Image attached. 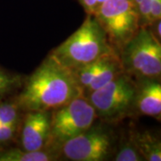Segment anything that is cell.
Instances as JSON below:
<instances>
[{
  "mask_svg": "<svg viewBox=\"0 0 161 161\" xmlns=\"http://www.w3.org/2000/svg\"><path fill=\"white\" fill-rule=\"evenodd\" d=\"M13 98L22 112L54 110L81 96L73 72L49 54L34 72L24 78Z\"/></svg>",
  "mask_w": 161,
  "mask_h": 161,
  "instance_id": "obj_1",
  "label": "cell"
},
{
  "mask_svg": "<svg viewBox=\"0 0 161 161\" xmlns=\"http://www.w3.org/2000/svg\"><path fill=\"white\" fill-rule=\"evenodd\" d=\"M117 53L96 18L87 14L83 23L49 55L72 72Z\"/></svg>",
  "mask_w": 161,
  "mask_h": 161,
  "instance_id": "obj_2",
  "label": "cell"
},
{
  "mask_svg": "<svg viewBox=\"0 0 161 161\" xmlns=\"http://www.w3.org/2000/svg\"><path fill=\"white\" fill-rule=\"evenodd\" d=\"M97 119L92 104L83 96L76 97L67 104L51 110L50 130L45 150L58 156L63 144L86 131Z\"/></svg>",
  "mask_w": 161,
  "mask_h": 161,
  "instance_id": "obj_3",
  "label": "cell"
},
{
  "mask_svg": "<svg viewBox=\"0 0 161 161\" xmlns=\"http://www.w3.org/2000/svg\"><path fill=\"white\" fill-rule=\"evenodd\" d=\"M118 137L110 124L94 123L86 131L63 144L58 159L70 161H106L114 158Z\"/></svg>",
  "mask_w": 161,
  "mask_h": 161,
  "instance_id": "obj_4",
  "label": "cell"
},
{
  "mask_svg": "<svg viewBox=\"0 0 161 161\" xmlns=\"http://www.w3.org/2000/svg\"><path fill=\"white\" fill-rule=\"evenodd\" d=\"M118 54L124 72L133 79H161V43L148 27H141Z\"/></svg>",
  "mask_w": 161,
  "mask_h": 161,
  "instance_id": "obj_5",
  "label": "cell"
},
{
  "mask_svg": "<svg viewBox=\"0 0 161 161\" xmlns=\"http://www.w3.org/2000/svg\"><path fill=\"white\" fill-rule=\"evenodd\" d=\"M135 80L124 72L87 98L98 119L112 125L132 116Z\"/></svg>",
  "mask_w": 161,
  "mask_h": 161,
  "instance_id": "obj_6",
  "label": "cell"
},
{
  "mask_svg": "<svg viewBox=\"0 0 161 161\" xmlns=\"http://www.w3.org/2000/svg\"><path fill=\"white\" fill-rule=\"evenodd\" d=\"M92 15L117 53L141 28L132 0H105Z\"/></svg>",
  "mask_w": 161,
  "mask_h": 161,
  "instance_id": "obj_7",
  "label": "cell"
},
{
  "mask_svg": "<svg viewBox=\"0 0 161 161\" xmlns=\"http://www.w3.org/2000/svg\"><path fill=\"white\" fill-rule=\"evenodd\" d=\"M50 110L23 112L18 132L22 149L29 151L45 150L50 130Z\"/></svg>",
  "mask_w": 161,
  "mask_h": 161,
  "instance_id": "obj_8",
  "label": "cell"
},
{
  "mask_svg": "<svg viewBox=\"0 0 161 161\" xmlns=\"http://www.w3.org/2000/svg\"><path fill=\"white\" fill-rule=\"evenodd\" d=\"M135 80L132 116H150L161 120V79Z\"/></svg>",
  "mask_w": 161,
  "mask_h": 161,
  "instance_id": "obj_9",
  "label": "cell"
},
{
  "mask_svg": "<svg viewBox=\"0 0 161 161\" xmlns=\"http://www.w3.org/2000/svg\"><path fill=\"white\" fill-rule=\"evenodd\" d=\"M132 141L144 161L161 160L160 138L149 130H131Z\"/></svg>",
  "mask_w": 161,
  "mask_h": 161,
  "instance_id": "obj_10",
  "label": "cell"
},
{
  "mask_svg": "<svg viewBox=\"0 0 161 161\" xmlns=\"http://www.w3.org/2000/svg\"><path fill=\"white\" fill-rule=\"evenodd\" d=\"M58 156L48 150L29 151L22 148L6 147L0 149V161H53Z\"/></svg>",
  "mask_w": 161,
  "mask_h": 161,
  "instance_id": "obj_11",
  "label": "cell"
},
{
  "mask_svg": "<svg viewBox=\"0 0 161 161\" xmlns=\"http://www.w3.org/2000/svg\"><path fill=\"white\" fill-rule=\"evenodd\" d=\"M139 15L140 27H148L161 19V0H132Z\"/></svg>",
  "mask_w": 161,
  "mask_h": 161,
  "instance_id": "obj_12",
  "label": "cell"
},
{
  "mask_svg": "<svg viewBox=\"0 0 161 161\" xmlns=\"http://www.w3.org/2000/svg\"><path fill=\"white\" fill-rule=\"evenodd\" d=\"M113 159L115 161H144L142 156L132 141L130 131L127 135H123L117 142V147Z\"/></svg>",
  "mask_w": 161,
  "mask_h": 161,
  "instance_id": "obj_13",
  "label": "cell"
},
{
  "mask_svg": "<svg viewBox=\"0 0 161 161\" xmlns=\"http://www.w3.org/2000/svg\"><path fill=\"white\" fill-rule=\"evenodd\" d=\"M23 114L14 98H0V125H20Z\"/></svg>",
  "mask_w": 161,
  "mask_h": 161,
  "instance_id": "obj_14",
  "label": "cell"
},
{
  "mask_svg": "<svg viewBox=\"0 0 161 161\" xmlns=\"http://www.w3.org/2000/svg\"><path fill=\"white\" fill-rule=\"evenodd\" d=\"M23 75L13 73L0 66V98L10 97L17 92L23 84Z\"/></svg>",
  "mask_w": 161,
  "mask_h": 161,
  "instance_id": "obj_15",
  "label": "cell"
},
{
  "mask_svg": "<svg viewBox=\"0 0 161 161\" xmlns=\"http://www.w3.org/2000/svg\"><path fill=\"white\" fill-rule=\"evenodd\" d=\"M20 125H0V149L8 147L18 136Z\"/></svg>",
  "mask_w": 161,
  "mask_h": 161,
  "instance_id": "obj_16",
  "label": "cell"
},
{
  "mask_svg": "<svg viewBox=\"0 0 161 161\" xmlns=\"http://www.w3.org/2000/svg\"><path fill=\"white\" fill-rule=\"evenodd\" d=\"M83 8L86 14H93L105 0H76Z\"/></svg>",
  "mask_w": 161,
  "mask_h": 161,
  "instance_id": "obj_17",
  "label": "cell"
},
{
  "mask_svg": "<svg viewBox=\"0 0 161 161\" xmlns=\"http://www.w3.org/2000/svg\"><path fill=\"white\" fill-rule=\"evenodd\" d=\"M148 28L151 31V33L154 35L156 39L160 41L161 40V19L156 20L150 23Z\"/></svg>",
  "mask_w": 161,
  "mask_h": 161,
  "instance_id": "obj_18",
  "label": "cell"
}]
</instances>
